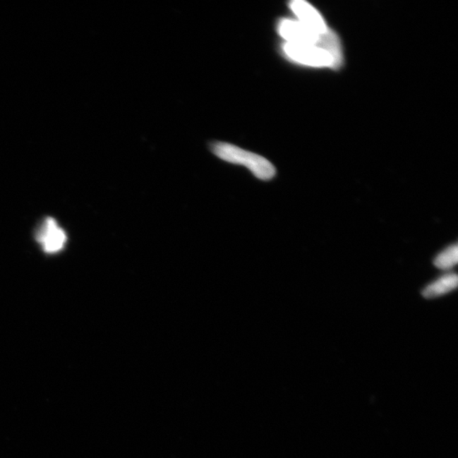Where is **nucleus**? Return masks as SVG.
<instances>
[{"mask_svg":"<svg viewBox=\"0 0 458 458\" xmlns=\"http://www.w3.org/2000/svg\"><path fill=\"white\" fill-rule=\"evenodd\" d=\"M212 150L217 157L225 162L245 166L259 179L270 180L276 174L275 167L266 158L237 146L217 143Z\"/></svg>","mask_w":458,"mask_h":458,"instance_id":"nucleus-1","label":"nucleus"},{"mask_svg":"<svg viewBox=\"0 0 458 458\" xmlns=\"http://www.w3.org/2000/svg\"><path fill=\"white\" fill-rule=\"evenodd\" d=\"M284 52L294 61L302 65L323 67L333 66V60L325 49L317 45L297 44L285 43L283 46Z\"/></svg>","mask_w":458,"mask_h":458,"instance_id":"nucleus-2","label":"nucleus"},{"mask_svg":"<svg viewBox=\"0 0 458 458\" xmlns=\"http://www.w3.org/2000/svg\"><path fill=\"white\" fill-rule=\"evenodd\" d=\"M37 241L47 253H57L64 248L66 234L52 217L46 218L37 234Z\"/></svg>","mask_w":458,"mask_h":458,"instance_id":"nucleus-3","label":"nucleus"},{"mask_svg":"<svg viewBox=\"0 0 458 458\" xmlns=\"http://www.w3.org/2000/svg\"><path fill=\"white\" fill-rule=\"evenodd\" d=\"M278 31L287 43L297 44L316 45L320 36L305 27L299 20L291 19L280 20Z\"/></svg>","mask_w":458,"mask_h":458,"instance_id":"nucleus-4","label":"nucleus"},{"mask_svg":"<svg viewBox=\"0 0 458 458\" xmlns=\"http://www.w3.org/2000/svg\"><path fill=\"white\" fill-rule=\"evenodd\" d=\"M291 9L297 16L298 20L310 30L319 35L327 30L322 16L308 2L303 0H295L291 3Z\"/></svg>","mask_w":458,"mask_h":458,"instance_id":"nucleus-5","label":"nucleus"},{"mask_svg":"<svg viewBox=\"0 0 458 458\" xmlns=\"http://www.w3.org/2000/svg\"><path fill=\"white\" fill-rule=\"evenodd\" d=\"M318 47L325 49L330 54L333 60V69H339L342 65L343 53L342 44L337 35L333 31L327 30L319 36V40L316 44Z\"/></svg>","mask_w":458,"mask_h":458,"instance_id":"nucleus-6","label":"nucleus"},{"mask_svg":"<svg viewBox=\"0 0 458 458\" xmlns=\"http://www.w3.org/2000/svg\"><path fill=\"white\" fill-rule=\"evenodd\" d=\"M458 284V278L456 273H447V275L440 277V279L435 281V282L428 284V287L423 289L422 295L427 299H433V298L440 297L445 295L449 292H452L456 289Z\"/></svg>","mask_w":458,"mask_h":458,"instance_id":"nucleus-7","label":"nucleus"},{"mask_svg":"<svg viewBox=\"0 0 458 458\" xmlns=\"http://www.w3.org/2000/svg\"><path fill=\"white\" fill-rule=\"evenodd\" d=\"M458 262V248L457 243L450 246L436 256L434 264L440 270L447 271L455 267Z\"/></svg>","mask_w":458,"mask_h":458,"instance_id":"nucleus-8","label":"nucleus"}]
</instances>
